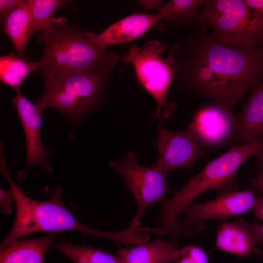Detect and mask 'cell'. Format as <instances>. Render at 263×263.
<instances>
[{
  "mask_svg": "<svg viewBox=\"0 0 263 263\" xmlns=\"http://www.w3.org/2000/svg\"><path fill=\"white\" fill-rule=\"evenodd\" d=\"M171 48L169 58L183 87L213 100L232 112L235 105L254 85L263 78V52L225 43L206 29Z\"/></svg>",
  "mask_w": 263,
  "mask_h": 263,
  "instance_id": "6da1fadb",
  "label": "cell"
},
{
  "mask_svg": "<svg viewBox=\"0 0 263 263\" xmlns=\"http://www.w3.org/2000/svg\"><path fill=\"white\" fill-rule=\"evenodd\" d=\"M37 40L44 48L35 71L44 80L81 72L110 74L120 59L116 53L90 43L86 31L65 17H53Z\"/></svg>",
  "mask_w": 263,
  "mask_h": 263,
  "instance_id": "7a4b0ae2",
  "label": "cell"
},
{
  "mask_svg": "<svg viewBox=\"0 0 263 263\" xmlns=\"http://www.w3.org/2000/svg\"><path fill=\"white\" fill-rule=\"evenodd\" d=\"M2 173L7 178L16 197V215L10 231L0 243V248L18 240L20 238L39 231L58 232L74 230L89 234L95 238L112 240L118 246L125 247L134 244L137 239L135 230L129 226L118 232H107L90 228L81 224L63 204L61 186L55 189L45 187L44 193L50 198L44 201H35L25 195L22 190L11 179L7 169Z\"/></svg>",
  "mask_w": 263,
  "mask_h": 263,
  "instance_id": "3957f363",
  "label": "cell"
},
{
  "mask_svg": "<svg viewBox=\"0 0 263 263\" xmlns=\"http://www.w3.org/2000/svg\"><path fill=\"white\" fill-rule=\"evenodd\" d=\"M263 150V138L254 141L233 146L226 152L208 163L173 196L165 197L160 203L161 210L157 234L176 238L178 233V218L184 208L198 196L214 189L218 195L237 190L236 173L241 165Z\"/></svg>",
  "mask_w": 263,
  "mask_h": 263,
  "instance_id": "277c9868",
  "label": "cell"
},
{
  "mask_svg": "<svg viewBox=\"0 0 263 263\" xmlns=\"http://www.w3.org/2000/svg\"><path fill=\"white\" fill-rule=\"evenodd\" d=\"M222 41L247 50L263 46V17L244 0H207L194 24Z\"/></svg>",
  "mask_w": 263,
  "mask_h": 263,
  "instance_id": "5b68a950",
  "label": "cell"
},
{
  "mask_svg": "<svg viewBox=\"0 0 263 263\" xmlns=\"http://www.w3.org/2000/svg\"><path fill=\"white\" fill-rule=\"evenodd\" d=\"M109 76L81 72L44 80L45 91L36 103L43 109L57 110L69 119H81L100 102Z\"/></svg>",
  "mask_w": 263,
  "mask_h": 263,
  "instance_id": "8992f818",
  "label": "cell"
},
{
  "mask_svg": "<svg viewBox=\"0 0 263 263\" xmlns=\"http://www.w3.org/2000/svg\"><path fill=\"white\" fill-rule=\"evenodd\" d=\"M165 45L157 40H151L142 47L130 46L123 57L124 62L131 63L144 89L154 99L156 109L154 118L168 119L176 107L174 102H169L167 96L173 80L176 79L169 58H163Z\"/></svg>",
  "mask_w": 263,
  "mask_h": 263,
  "instance_id": "52a82bcc",
  "label": "cell"
},
{
  "mask_svg": "<svg viewBox=\"0 0 263 263\" xmlns=\"http://www.w3.org/2000/svg\"><path fill=\"white\" fill-rule=\"evenodd\" d=\"M109 165L122 176L125 186L135 199L137 210L134 220L141 222L148 207L155 202H161L170 190L166 181L167 174L153 165H141L132 152H128L119 161H111Z\"/></svg>",
  "mask_w": 263,
  "mask_h": 263,
  "instance_id": "ba28073f",
  "label": "cell"
},
{
  "mask_svg": "<svg viewBox=\"0 0 263 263\" xmlns=\"http://www.w3.org/2000/svg\"><path fill=\"white\" fill-rule=\"evenodd\" d=\"M256 199L254 190L246 189L225 193L203 203L192 202L182 212L184 219L179 221V235H190L199 233L205 228V220L224 221L252 210Z\"/></svg>",
  "mask_w": 263,
  "mask_h": 263,
  "instance_id": "9c48e42d",
  "label": "cell"
},
{
  "mask_svg": "<svg viewBox=\"0 0 263 263\" xmlns=\"http://www.w3.org/2000/svg\"><path fill=\"white\" fill-rule=\"evenodd\" d=\"M154 145L158 150V157L153 165L167 174L179 168L192 169L195 160L204 155L203 145L190 129L169 130L161 121Z\"/></svg>",
  "mask_w": 263,
  "mask_h": 263,
  "instance_id": "30bf717a",
  "label": "cell"
},
{
  "mask_svg": "<svg viewBox=\"0 0 263 263\" xmlns=\"http://www.w3.org/2000/svg\"><path fill=\"white\" fill-rule=\"evenodd\" d=\"M12 100L23 127L26 143L27 160L24 169L19 173L18 178L24 179L30 167L38 165L47 171L53 169L48 162L50 150L43 145L41 138V117L44 109L32 103L20 90Z\"/></svg>",
  "mask_w": 263,
  "mask_h": 263,
  "instance_id": "8fae6325",
  "label": "cell"
},
{
  "mask_svg": "<svg viewBox=\"0 0 263 263\" xmlns=\"http://www.w3.org/2000/svg\"><path fill=\"white\" fill-rule=\"evenodd\" d=\"M235 115L217 104L200 109L188 128L203 145L215 146L228 141L235 131Z\"/></svg>",
  "mask_w": 263,
  "mask_h": 263,
  "instance_id": "7c38bea8",
  "label": "cell"
},
{
  "mask_svg": "<svg viewBox=\"0 0 263 263\" xmlns=\"http://www.w3.org/2000/svg\"><path fill=\"white\" fill-rule=\"evenodd\" d=\"M162 18L160 11L155 14H133L116 21L99 34L86 31L87 39L101 49L128 43L141 37Z\"/></svg>",
  "mask_w": 263,
  "mask_h": 263,
  "instance_id": "4fadbf2b",
  "label": "cell"
},
{
  "mask_svg": "<svg viewBox=\"0 0 263 263\" xmlns=\"http://www.w3.org/2000/svg\"><path fill=\"white\" fill-rule=\"evenodd\" d=\"M252 88L241 111L235 115L234 135L237 141L244 143L263 138V80Z\"/></svg>",
  "mask_w": 263,
  "mask_h": 263,
  "instance_id": "5bb4252c",
  "label": "cell"
},
{
  "mask_svg": "<svg viewBox=\"0 0 263 263\" xmlns=\"http://www.w3.org/2000/svg\"><path fill=\"white\" fill-rule=\"evenodd\" d=\"M215 248L238 257H248L258 250L250 233V225L238 218L224 222L216 228Z\"/></svg>",
  "mask_w": 263,
  "mask_h": 263,
  "instance_id": "9a60e30c",
  "label": "cell"
},
{
  "mask_svg": "<svg viewBox=\"0 0 263 263\" xmlns=\"http://www.w3.org/2000/svg\"><path fill=\"white\" fill-rule=\"evenodd\" d=\"M116 256L121 263H168L174 262L179 249L177 244L165 241L161 237L152 242L118 246Z\"/></svg>",
  "mask_w": 263,
  "mask_h": 263,
  "instance_id": "2e32d148",
  "label": "cell"
},
{
  "mask_svg": "<svg viewBox=\"0 0 263 263\" xmlns=\"http://www.w3.org/2000/svg\"><path fill=\"white\" fill-rule=\"evenodd\" d=\"M57 232L17 240L0 248V263H43Z\"/></svg>",
  "mask_w": 263,
  "mask_h": 263,
  "instance_id": "e0dca14e",
  "label": "cell"
},
{
  "mask_svg": "<svg viewBox=\"0 0 263 263\" xmlns=\"http://www.w3.org/2000/svg\"><path fill=\"white\" fill-rule=\"evenodd\" d=\"M2 30L11 39L19 56L24 59V50L32 35V21L25 1L15 8L6 18Z\"/></svg>",
  "mask_w": 263,
  "mask_h": 263,
  "instance_id": "ac0fdd59",
  "label": "cell"
},
{
  "mask_svg": "<svg viewBox=\"0 0 263 263\" xmlns=\"http://www.w3.org/2000/svg\"><path fill=\"white\" fill-rule=\"evenodd\" d=\"M38 62H29L12 54L0 57V79L17 92L25 79L38 68Z\"/></svg>",
  "mask_w": 263,
  "mask_h": 263,
  "instance_id": "d6986e66",
  "label": "cell"
},
{
  "mask_svg": "<svg viewBox=\"0 0 263 263\" xmlns=\"http://www.w3.org/2000/svg\"><path fill=\"white\" fill-rule=\"evenodd\" d=\"M207 0H171L159 11L163 19L174 27H189Z\"/></svg>",
  "mask_w": 263,
  "mask_h": 263,
  "instance_id": "ffe728a7",
  "label": "cell"
},
{
  "mask_svg": "<svg viewBox=\"0 0 263 263\" xmlns=\"http://www.w3.org/2000/svg\"><path fill=\"white\" fill-rule=\"evenodd\" d=\"M56 246L75 263H121L116 256L100 248L76 245L65 240Z\"/></svg>",
  "mask_w": 263,
  "mask_h": 263,
  "instance_id": "44dd1931",
  "label": "cell"
},
{
  "mask_svg": "<svg viewBox=\"0 0 263 263\" xmlns=\"http://www.w3.org/2000/svg\"><path fill=\"white\" fill-rule=\"evenodd\" d=\"M68 1L61 0H27L32 21V35L48 28L54 13Z\"/></svg>",
  "mask_w": 263,
  "mask_h": 263,
  "instance_id": "7402d4cb",
  "label": "cell"
},
{
  "mask_svg": "<svg viewBox=\"0 0 263 263\" xmlns=\"http://www.w3.org/2000/svg\"><path fill=\"white\" fill-rule=\"evenodd\" d=\"M176 263H209L205 251L196 245H186L179 249L174 260Z\"/></svg>",
  "mask_w": 263,
  "mask_h": 263,
  "instance_id": "603a6c76",
  "label": "cell"
},
{
  "mask_svg": "<svg viewBox=\"0 0 263 263\" xmlns=\"http://www.w3.org/2000/svg\"><path fill=\"white\" fill-rule=\"evenodd\" d=\"M252 211L256 219L263 221V193L257 198ZM250 233L256 244H263V223L261 225L255 224L250 225Z\"/></svg>",
  "mask_w": 263,
  "mask_h": 263,
  "instance_id": "cb8c5ba5",
  "label": "cell"
},
{
  "mask_svg": "<svg viewBox=\"0 0 263 263\" xmlns=\"http://www.w3.org/2000/svg\"><path fill=\"white\" fill-rule=\"evenodd\" d=\"M16 201L14 191L12 187L9 189H0V206L3 213L5 215L12 213L11 204Z\"/></svg>",
  "mask_w": 263,
  "mask_h": 263,
  "instance_id": "d4e9b609",
  "label": "cell"
},
{
  "mask_svg": "<svg viewBox=\"0 0 263 263\" xmlns=\"http://www.w3.org/2000/svg\"><path fill=\"white\" fill-rule=\"evenodd\" d=\"M24 0H0V21L3 26L8 16L15 8L23 4Z\"/></svg>",
  "mask_w": 263,
  "mask_h": 263,
  "instance_id": "484cf974",
  "label": "cell"
},
{
  "mask_svg": "<svg viewBox=\"0 0 263 263\" xmlns=\"http://www.w3.org/2000/svg\"><path fill=\"white\" fill-rule=\"evenodd\" d=\"M256 156L255 163L258 169V175L252 179L251 183L253 188L263 193V150Z\"/></svg>",
  "mask_w": 263,
  "mask_h": 263,
  "instance_id": "4316f807",
  "label": "cell"
},
{
  "mask_svg": "<svg viewBox=\"0 0 263 263\" xmlns=\"http://www.w3.org/2000/svg\"><path fill=\"white\" fill-rule=\"evenodd\" d=\"M148 10H156L158 12L163 7V1L159 0H141L137 1Z\"/></svg>",
  "mask_w": 263,
  "mask_h": 263,
  "instance_id": "83f0119b",
  "label": "cell"
},
{
  "mask_svg": "<svg viewBox=\"0 0 263 263\" xmlns=\"http://www.w3.org/2000/svg\"><path fill=\"white\" fill-rule=\"evenodd\" d=\"M247 5L263 17V0H244Z\"/></svg>",
  "mask_w": 263,
  "mask_h": 263,
  "instance_id": "f1b7e54d",
  "label": "cell"
},
{
  "mask_svg": "<svg viewBox=\"0 0 263 263\" xmlns=\"http://www.w3.org/2000/svg\"><path fill=\"white\" fill-rule=\"evenodd\" d=\"M255 254L263 258V250H261L258 249V250L256 251V252Z\"/></svg>",
  "mask_w": 263,
  "mask_h": 263,
  "instance_id": "f546056e",
  "label": "cell"
},
{
  "mask_svg": "<svg viewBox=\"0 0 263 263\" xmlns=\"http://www.w3.org/2000/svg\"><path fill=\"white\" fill-rule=\"evenodd\" d=\"M261 47H262V49L263 52V46H261Z\"/></svg>",
  "mask_w": 263,
  "mask_h": 263,
  "instance_id": "4dcf8cb0",
  "label": "cell"
},
{
  "mask_svg": "<svg viewBox=\"0 0 263 263\" xmlns=\"http://www.w3.org/2000/svg\"><path fill=\"white\" fill-rule=\"evenodd\" d=\"M132 221H133V220H132ZM135 222H136V221H135ZM138 223H139V222H138ZM140 224H141V223H140ZM150 228L149 227V231H150Z\"/></svg>",
  "mask_w": 263,
  "mask_h": 263,
  "instance_id": "1f68e13d",
  "label": "cell"
}]
</instances>
